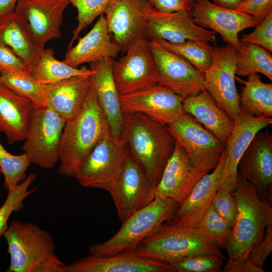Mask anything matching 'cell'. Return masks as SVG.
Instances as JSON below:
<instances>
[{
	"label": "cell",
	"mask_w": 272,
	"mask_h": 272,
	"mask_svg": "<svg viewBox=\"0 0 272 272\" xmlns=\"http://www.w3.org/2000/svg\"><path fill=\"white\" fill-rule=\"evenodd\" d=\"M211 204L233 228L237 214L236 203L233 194L225 189L219 188Z\"/></svg>",
	"instance_id": "obj_42"
},
{
	"label": "cell",
	"mask_w": 272,
	"mask_h": 272,
	"mask_svg": "<svg viewBox=\"0 0 272 272\" xmlns=\"http://www.w3.org/2000/svg\"><path fill=\"white\" fill-rule=\"evenodd\" d=\"M184 99L158 84L120 95L123 114L142 113L167 126L174 123L186 113L183 106Z\"/></svg>",
	"instance_id": "obj_16"
},
{
	"label": "cell",
	"mask_w": 272,
	"mask_h": 272,
	"mask_svg": "<svg viewBox=\"0 0 272 272\" xmlns=\"http://www.w3.org/2000/svg\"><path fill=\"white\" fill-rule=\"evenodd\" d=\"M147 0H111L104 14L108 30L121 51L138 40L145 38Z\"/></svg>",
	"instance_id": "obj_21"
},
{
	"label": "cell",
	"mask_w": 272,
	"mask_h": 272,
	"mask_svg": "<svg viewBox=\"0 0 272 272\" xmlns=\"http://www.w3.org/2000/svg\"><path fill=\"white\" fill-rule=\"evenodd\" d=\"M167 127L195 166L207 173L216 168L226 150V145L192 116L185 113Z\"/></svg>",
	"instance_id": "obj_9"
},
{
	"label": "cell",
	"mask_w": 272,
	"mask_h": 272,
	"mask_svg": "<svg viewBox=\"0 0 272 272\" xmlns=\"http://www.w3.org/2000/svg\"><path fill=\"white\" fill-rule=\"evenodd\" d=\"M156 188L129 150L121 174L109 191L120 221L124 222L152 202Z\"/></svg>",
	"instance_id": "obj_11"
},
{
	"label": "cell",
	"mask_w": 272,
	"mask_h": 272,
	"mask_svg": "<svg viewBox=\"0 0 272 272\" xmlns=\"http://www.w3.org/2000/svg\"><path fill=\"white\" fill-rule=\"evenodd\" d=\"M31 164L25 153L13 155L0 143V168L5 177V187L8 191L26 179L27 176L26 172Z\"/></svg>",
	"instance_id": "obj_36"
},
{
	"label": "cell",
	"mask_w": 272,
	"mask_h": 272,
	"mask_svg": "<svg viewBox=\"0 0 272 272\" xmlns=\"http://www.w3.org/2000/svg\"><path fill=\"white\" fill-rule=\"evenodd\" d=\"M8 70L27 72L23 61L13 50L0 44V71Z\"/></svg>",
	"instance_id": "obj_45"
},
{
	"label": "cell",
	"mask_w": 272,
	"mask_h": 272,
	"mask_svg": "<svg viewBox=\"0 0 272 272\" xmlns=\"http://www.w3.org/2000/svg\"><path fill=\"white\" fill-rule=\"evenodd\" d=\"M124 139L129 151L155 185L175 149L167 126L140 113L123 114Z\"/></svg>",
	"instance_id": "obj_2"
},
{
	"label": "cell",
	"mask_w": 272,
	"mask_h": 272,
	"mask_svg": "<svg viewBox=\"0 0 272 272\" xmlns=\"http://www.w3.org/2000/svg\"><path fill=\"white\" fill-rule=\"evenodd\" d=\"M54 53L51 48H44L29 73L39 84L51 85L72 77L93 74V71L85 66L76 68L56 59Z\"/></svg>",
	"instance_id": "obj_30"
},
{
	"label": "cell",
	"mask_w": 272,
	"mask_h": 272,
	"mask_svg": "<svg viewBox=\"0 0 272 272\" xmlns=\"http://www.w3.org/2000/svg\"><path fill=\"white\" fill-rule=\"evenodd\" d=\"M121 51L119 45L112 40L105 17L102 14L91 30L74 47L68 49L63 61L78 68L82 64L105 58L114 59Z\"/></svg>",
	"instance_id": "obj_25"
},
{
	"label": "cell",
	"mask_w": 272,
	"mask_h": 272,
	"mask_svg": "<svg viewBox=\"0 0 272 272\" xmlns=\"http://www.w3.org/2000/svg\"><path fill=\"white\" fill-rule=\"evenodd\" d=\"M241 42L254 44L272 51V9L253 31L243 35Z\"/></svg>",
	"instance_id": "obj_41"
},
{
	"label": "cell",
	"mask_w": 272,
	"mask_h": 272,
	"mask_svg": "<svg viewBox=\"0 0 272 272\" xmlns=\"http://www.w3.org/2000/svg\"><path fill=\"white\" fill-rule=\"evenodd\" d=\"M256 73H261L272 80L271 55L258 45L241 42L236 51L235 75L246 77Z\"/></svg>",
	"instance_id": "obj_32"
},
{
	"label": "cell",
	"mask_w": 272,
	"mask_h": 272,
	"mask_svg": "<svg viewBox=\"0 0 272 272\" xmlns=\"http://www.w3.org/2000/svg\"><path fill=\"white\" fill-rule=\"evenodd\" d=\"M272 251V225L267 227L262 239L250 250L247 256L235 262H228L223 272H264L263 265Z\"/></svg>",
	"instance_id": "obj_35"
},
{
	"label": "cell",
	"mask_w": 272,
	"mask_h": 272,
	"mask_svg": "<svg viewBox=\"0 0 272 272\" xmlns=\"http://www.w3.org/2000/svg\"><path fill=\"white\" fill-rule=\"evenodd\" d=\"M226 143V156L219 188L232 193L236 185L240 158L255 135L272 123L271 117H258L241 109Z\"/></svg>",
	"instance_id": "obj_19"
},
{
	"label": "cell",
	"mask_w": 272,
	"mask_h": 272,
	"mask_svg": "<svg viewBox=\"0 0 272 272\" xmlns=\"http://www.w3.org/2000/svg\"><path fill=\"white\" fill-rule=\"evenodd\" d=\"M226 152L214 171L205 174L195 184L188 197L179 205L174 223L195 228L211 204L222 180Z\"/></svg>",
	"instance_id": "obj_24"
},
{
	"label": "cell",
	"mask_w": 272,
	"mask_h": 272,
	"mask_svg": "<svg viewBox=\"0 0 272 272\" xmlns=\"http://www.w3.org/2000/svg\"><path fill=\"white\" fill-rule=\"evenodd\" d=\"M236 203L237 214L228 244V262L245 258L252 247L264 235L267 227L272 225V207L261 199L254 187L237 174L232 193Z\"/></svg>",
	"instance_id": "obj_3"
},
{
	"label": "cell",
	"mask_w": 272,
	"mask_h": 272,
	"mask_svg": "<svg viewBox=\"0 0 272 272\" xmlns=\"http://www.w3.org/2000/svg\"><path fill=\"white\" fill-rule=\"evenodd\" d=\"M207 173L193 164L184 149L176 141L173 153L156 185V197L171 199L180 205Z\"/></svg>",
	"instance_id": "obj_20"
},
{
	"label": "cell",
	"mask_w": 272,
	"mask_h": 272,
	"mask_svg": "<svg viewBox=\"0 0 272 272\" xmlns=\"http://www.w3.org/2000/svg\"><path fill=\"white\" fill-rule=\"evenodd\" d=\"M66 120L46 106L34 107L22 150L31 164L44 169L59 159V146Z\"/></svg>",
	"instance_id": "obj_7"
},
{
	"label": "cell",
	"mask_w": 272,
	"mask_h": 272,
	"mask_svg": "<svg viewBox=\"0 0 272 272\" xmlns=\"http://www.w3.org/2000/svg\"><path fill=\"white\" fill-rule=\"evenodd\" d=\"M195 228L220 248H226L232 230L212 204Z\"/></svg>",
	"instance_id": "obj_37"
},
{
	"label": "cell",
	"mask_w": 272,
	"mask_h": 272,
	"mask_svg": "<svg viewBox=\"0 0 272 272\" xmlns=\"http://www.w3.org/2000/svg\"><path fill=\"white\" fill-rule=\"evenodd\" d=\"M128 152L126 144L119 142L110 133L94 147L75 178L84 187L109 192L121 174Z\"/></svg>",
	"instance_id": "obj_8"
},
{
	"label": "cell",
	"mask_w": 272,
	"mask_h": 272,
	"mask_svg": "<svg viewBox=\"0 0 272 272\" xmlns=\"http://www.w3.org/2000/svg\"><path fill=\"white\" fill-rule=\"evenodd\" d=\"M0 172L2 173V170H1V168H0Z\"/></svg>",
	"instance_id": "obj_48"
},
{
	"label": "cell",
	"mask_w": 272,
	"mask_h": 272,
	"mask_svg": "<svg viewBox=\"0 0 272 272\" xmlns=\"http://www.w3.org/2000/svg\"><path fill=\"white\" fill-rule=\"evenodd\" d=\"M238 172L255 188L258 197L272 200V135L260 130L254 137L240 158Z\"/></svg>",
	"instance_id": "obj_18"
},
{
	"label": "cell",
	"mask_w": 272,
	"mask_h": 272,
	"mask_svg": "<svg viewBox=\"0 0 272 272\" xmlns=\"http://www.w3.org/2000/svg\"><path fill=\"white\" fill-rule=\"evenodd\" d=\"M272 9V0H244L235 10L262 20Z\"/></svg>",
	"instance_id": "obj_44"
},
{
	"label": "cell",
	"mask_w": 272,
	"mask_h": 272,
	"mask_svg": "<svg viewBox=\"0 0 272 272\" xmlns=\"http://www.w3.org/2000/svg\"><path fill=\"white\" fill-rule=\"evenodd\" d=\"M240 108L258 117H272V84L262 82L256 74L248 76L244 83Z\"/></svg>",
	"instance_id": "obj_31"
},
{
	"label": "cell",
	"mask_w": 272,
	"mask_h": 272,
	"mask_svg": "<svg viewBox=\"0 0 272 272\" xmlns=\"http://www.w3.org/2000/svg\"><path fill=\"white\" fill-rule=\"evenodd\" d=\"M69 0H18L14 12L41 52L50 40L60 38L63 14Z\"/></svg>",
	"instance_id": "obj_15"
},
{
	"label": "cell",
	"mask_w": 272,
	"mask_h": 272,
	"mask_svg": "<svg viewBox=\"0 0 272 272\" xmlns=\"http://www.w3.org/2000/svg\"><path fill=\"white\" fill-rule=\"evenodd\" d=\"M36 177V175L31 172L23 181L8 191V196L0 208V237L8 228V222L12 214L22 209L24 200L35 191V187L30 190L29 187Z\"/></svg>",
	"instance_id": "obj_38"
},
{
	"label": "cell",
	"mask_w": 272,
	"mask_h": 272,
	"mask_svg": "<svg viewBox=\"0 0 272 272\" xmlns=\"http://www.w3.org/2000/svg\"><path fill=\"white\" fill-rule=\"evenodd\" d=\"M220 248L196 228L163 224L145 238L134 251L139 255L169 264L186 256L208 253L225 258Z\"/></svg>",
	"instance_id": "obj_6"
},
{
	"label": "cell",
	"mask_w": 272,
	"mask_h": 272,
	"mask_svg": "<svg viewBox=\"0 0 272 272\" xmlns=\"http://www.w3.org/2000/svg\"><path fill=\"white\" fill-rule=\"evenodd\" d=\"M63 268L64 272H174L169 264L131 250L109 256L91 255L65 264Z\"/></svg>",
	"instance_id": "obj_23"
},
{
	"label": "cell",
	"mask_w": 272,
	"mask_h": 272,
	"mask_svg": "<svg viewBox=\"0 0 272 272\" xmlns=\"http://www.w3.org/2000/svg\"><path fill=\"white\" fill-rule=\"evenodd\" d=\"M110 133L92 82L81 108L64 126L59 146V173L75 177L94 147Z\"/></svg>",
	"instance_id": "obj_1"
},
{
	"label": "cell",
	"mask_w": 272,
	"mask_h": 272,
	"mask_svg": "<svg viewBox=\"0 0 272 272\" xmlns=\"http://www.w3.org/2000/svg\"><path fill=\"white\" fill-rule=\"evenodd\" d=\"M0 44L11 49L23 61L28 73L37 63L42 52L14 12L0 18Z\"/></svg>",
	"instance_id": "obj_29"
},
{
	"label": "cell",
	"mask_w": 272,
	"mask_h": 272,
	"mask_svg": "<svg viewBox=\"0 0 272 272\" xmlns=\"http://www.w3.org/2000/svg\"><path fill=\"white\" fill-rule=\"evenodd\" d=\"M223 259L214 254L198 253L169 264L174 272H219L223 267Z\"/></svg>",
	"instance_id": "obj_39"
},
{
	"label": "cell",
	"mask_w": 272,
	"mask_h": 272,
	"mask_svg": "<svg viewBox=\"0 0 272 272\" xmlns=\"http://www.w3.org/2000/svg\"><path fill=\"white\" fill-rule=\"evenodd\" d=\"M144 16L145 38L149 40L163 39L173 44L191 41L216 42V33L195 24L186 11L166 13L149 5Z\"/></svg>",
	"instance_id": "obj_13"
},
{
	"label": "cell",
	"mask_w": 272,
	"mask_h": 272,
	"mask_svg": "<svg viewBox=\"0 0 272 272\" xmlns=\"http://www.w3.org/2000/svg\"><path fill=\"white\" fill-rule=\"evenodd\" d=\"M179 206L172 199L156 197L122 222L120 229L109 240L89 246L90 254L103 256L134 251L142 240L173 218Z\"/></svg>",
	"instance_id": "obj_5"
},
{
	"label": "cell",
	"mask_w": 272,
	"mask_h": 272,
	"mask_svg": "<svg viewBox=\"0 0 272 272\" xmlns=\"http://www.w3.org/2000/svg\"><path fill=\"white\" fill-rule=\"evenodd\" d=\"M0 83L16 93L30 99L34 107L46 106L45 86L26 71L8 70L0 71Z\"/></svg>",
	"instance_id": "obj_33"
},
{
	"label": "cell",
	"mask_w": 272,
	"mask_h": 272,
	"mask_svg": "<svg viewBox=\"0 0 272 272\" xmlns=\"http://www.w3.org/2000/svg\"><path fill=\"white\" fill-rule=\"evenodd\" d=\"M155 41L167 50L185 59L203 74L211 65L214 47L209 43L191 41L173 44L163 39Z\"/></svg>",
	"instance_id": "obj_34"
},
{
	"label": "cell",
	"mask_w": 272,
	"mask_h": 272,
	"mask_svg": "<svg viewBox=\"0 0 272 272\" xmlns=\"http://www.w3.org/2000/svg\"><path fill=\"white\" fill-rule=\"evenodd\" d=\"M10 263L7 272H64L48 232L38 226L13 221L3 234Z\"/></svg>",
	"instance_id": "obj_4"
},
{
	"label": "cell",
	"mask_w": 272,
	"mask_h": 272,
	"mask_svg": "<svg viewBox=\"0 0 272 272\" xmlns=\"http://www.w3.org/2000/svg\"><path fill=\"white\" fill-rule=\"evenodd\" d=\"M213 4L226 9L236 10L244 0H213Z\"/></svg>",
	"instance_id": "obj_47"
},
{
	"label": "cell",
	"mask_w": 272,
	"mask_h": 272,
	"mask_svg": "<svg viewBox=\"0 0 272 272\" xmlns=\"http://www.w3.org/2000/svg\"><path fill=\"white\" fill-rule=\"evenodd\" d=\"M236 50L227 44L214 48L211 65L203 74V86L233 120L241 111L235 84Z\"/></svg>",
	"instance_id": "obj_12"
},
{
	"label": "cell",
	"mask_w": 272,
	"mask_h": 272,
	"mask_svg": "<svg viewBox=\"0 0 272 272\" xmlns=\"http://www.w3.org/2000/svg\"><path fill=\"white\" fill-rule=\"evenodd\" d=\"M154 64L157 84L184 98L205 90L203 74L187 60L161 46L155 40H149Z\"/></svg>",
	"instance_id": "obj_10"
},
{
	"label": "cell",
	"mask_w": 272,
	"mask_h": 272,
	"mask_svg": "<svg viewBox=\"0 0 272 272\" xmlns=\"http://www.w3.org/2000/svg\"><path fill=\"white\" fill-rule=\"evenodd\" d=\"M33 102L0 83V132L9 145L26 138Z\"/></svg>",
	"instance_id": "obj_27"
},
{
	"label": "cell",
	"mask_w": 272,
	"mask_h": 272,
	"mask_svg": "<svg viewBox=\"0 0 272 272\" xmlns=\"http://www.w3.org/2000/svg\"><path fill=\"white\" fill-rule=\"evenodd\" d=\"M18 0H0V18L15 11Z\"/></svg>",
	"instance_id": "obj_46"
},
{
	"label": "cell",
	"mask_w": 272,
	"mask_h": 272,
	"mask_svg": "<svg viewBox=\"0 0 272 272\" xmlns=\"http://www.w3.org/2000/svg\"><path fill=\"white\" fill-rule=\"evenodd\" d=\"M92 74L74 76L44 85L46 106L66 120L75 116L81 108L89 90Z\"/></svg>",
	"instance_id": "obj_26"
},
{
	"label": "cell",
	"mask_w": 272,
	"mask_h": 272,
	"mask_svg": "<svg viewBox=\"0 0 272 272\" xmlns=\"http://www.w3.org/2000/svg\"><path fill=\"white\" fill-rule=\"evenodd\" d=\"M153 8L166 13L183 11L190 14L195 0H147Z\"/></svg>",
	"instance_id": "obj_43"
},
{
	"label": "cell",
	"mask_w": 272,
	"mask_h": 272,
	"mask_svg": "<svg viewBox=\"0 0 272 272\" xmlns=\"http://www.w3.org/2000/svg\"><path fill=\"white\" fill-rule=\"evenodd\" d=\"M114 59L105 58L89 63L93 71L92 82L98 102L109 124L112 135L119 142L126 144L124 120L113 77L112 64Z\"/></svg>",
	"instance_id": "obj_22"
},
{
	"label": "cell",
	"mask_w": 272,
	"mask_h": 272,
	"mask_svg": "<svg viewBox=\"0 0 272 272\" xmlns=\"http://www.w3.org/2000/svg\"><path fill=\"white\" fill-rule=\"evenodd\" d=\"M184 111L198 121L226 145L233 128L234 120L216 103L206 91L183 99Z\"/></svg>",
	"instance_id": "obj_28"
},
{
	"label": "cell",
	"mask_w": 272,
	"mask_h": 272,
	"mask_svg": "<svg viewBox=\"0 0 272 272\" xmlns=\"http://www.w3.org/2000/svg\"><path fill=\"white\" fill-rule=\"evenodd\" d=\"M111 0H69L77 11V26L73 33L69 49L82 30L86 28L98 16L104 14V11Z\"/></svg>",
	"instance_id": "obj_40"
},
{
	"label": "cell",
	"mask_w": 272,
	"mask_h": 272,
	"mask_svg": "<svg viewBox=\"0 0 272 272\" xmlns=\"http://www.w3.org/2000/svg\"><path fill=\"white\" fill-rule=\"evenodd\" d=\"M125 54L113 60L112 71L119 95L147 89L157 85L156 72L149 40L141 38L130 45Z\"/></svg>",
	"instance_id": "obj_14"
},
{
	"label": "cell",
	"mask_w": 272,
	"mask_h": 272,
	"mask_svg": "<svg viewBox=\"0 0 272 272\" xmlns=\"http://www.w3.org/2000/svg\"><path fill=\"white\" fill-rule=\"evenodd\" d=\"M190 15L195 24L219 33L236 51L241 44L239 32L256 27L262 21L246 13L220 7L209 0H195Z\"/></svg>",
	"instance_id": "obj_17"
}]
</instances>
